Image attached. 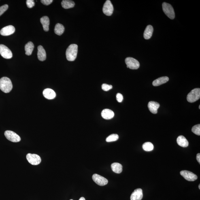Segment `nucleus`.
Returning a JSON list of instances; mask_svg holds the SVG:
<instances>
[{
	"label": "nucleus",
	"mask_w": 200,
	"mask_h": 200,
	"mask_svg": "<svg viewBox=\"0 0 200 200\" xmlns=\"http://www.w3.org/2000/svg\"><path fill=\"white\" fill-rule=\"evenodd\" d=\"M78 51V45L75 44L69 45L66 52L67 59L69 61H74L76 59Z\"/></svg>",
	"instance_id": "nucleus-1"
},
{
	"label": "nucleus",
	"mask_w": 200,
	"mask_h": 200,
	"mask_svg": "<svg viewBox=\"0 0 200 200\" xmlns=\"http://www.w3.org/2000/svg\"><path fill=\"white\" fill-rule=\"evenodd\" d=\"M65 31V28L62 24L58 23L56 24L54 28V32L56 35H61Z\"/></svg>",
	"instance_id": "nucleus-25"
},
{
	"label": "nucleus",
	"mask_w": 200,
	"mask_h": 200,
	"mask_svg": "<svg viewBox=\"0 0 200 200\" xmlns=\"http://www.w3.org/2000/svg\"><path fill=\"white\" fill-rule=\"evenodd\" d=\"M94 182L99 186H103L108 183L107 179L97 174H94L92 177Z\"/></svg>",
	"instance_id": "nucleus-10"
},
{
	"label": "nucleus",
	"mask_w": 200,
	"mask_h": 200,
	"mask_svg": "<svg viewBox=\"0 0 200 200\" xmlns=\"http://www.w3.org/2000/svg\"><path fill=\"white\" fill-rule=\"evenodd\" d=\"M114 7L112 3L109 0L106 1L103 7V12L107 16H110L114 11Z\"/></svg>",
	"instance_id": "nucleus-9"
},
{
	"label": "nucleus",
	"mask_w": 200,
	"mask_h": 200,
	"mask_svg": "<svg viewBox=\"0 0 200 200\" xmlns=\"http://www.w3.org/2000/svg\"><path fill=\"white\" fill-rule=\"evenodd\" d=\"M13 85L10 79L3 77L0 79V89L5 93L10 92L12 90Z\"/></svg>",
	"instance_id": "nucleus-2"
},
{
	"label": "nucleus",
	"mask_w": 200,
	"mask_h": 200,
	"mask_svg": "<svg viewBox=\"0 0 200 200\" xmlns=\"http://www.w3.org/2000/svg\"><path fill=\"white\" fill-rule=\"evenodd\" d=\"M199 189H200V184H199Z\"/></svg>",
	"instance_id": "nucleus-36"
},
{
	"label": "nucleus",
	"mask_w": 200,
	"mask_h": 200,
	"mask_svg": "<svg viewBox=\"0 0 200 200\" xmlns=\"http://www.w3.org/2000/svg\"><path fill=\"white\" fill-rule=\"evenodd\" d=\"M41 1L43 4L45 5H49L53 1V0H41Z\"/></svg>",
	"instance_id": "nucleus-33"
},
{
	"label": "nucleus",
	"mask_w": 200,
	"mask_h": 200,
	"mask_svg": "<svg viewBox=\"0 0 200 200\" xmlns=\"http://www.w3.org/2000/svg\"><path fill=\"white\" fill-rule=\"evenodd\" d=\"M24 48H25V54L26 55L30 56L33 53L34 48V45L31 41H29L25 45Z\"/></svg>",
	"instance_id": "nucleus-22"
},
{
	"label": "nucleus",
	"mask_w": 200,
	"mask_h": 200,
	"mask_svg": "<svg viewBox=\"0 0 200 200\" xmlns=\"http://www.w3.org/2000/svg\"><path fill=\"white\" fill-rule=\"evenodd\" d=\"M0 54L5 59H11L12 57L13 54L12 52L5 45H0Z\"/></svg>",
	"instance_id": "nucleus-7"
},
{
	"label": "nucleus",
	"mask_w": 200,
	"mask_h": 200,
	"mask_svg": "<svg viewBox=\"0 0 200 200\" xmlns=\"http://www.w3.org/2000/svg\"><path fill=\"white\" fill-rule=\"evenodd\" d=\"M43 94L44 97L48 99H53L56 97V94L53 90L47 88L43 90Z\"/></svg>",
	"instance_id": "nucleus-14"
},
{
	"label": "nucleus",
	"mask_w": 200,
	"mask_h": 200,
	"mask_svg": "<svg viewBox=\"0 0 200 200\" xmlns=\"http://www.w3.org/2000/svg\"><path fill=\"white\" fill-rule=\"evenodd\" d=\"M26 158L28 162L32 165H38L41 162L40 156L37 154H28Z\"/></svg>",
	"instance_id": "nucleus-5"
},
{
	"label": "nucleus",
	"mask_w": 200,
	"mask_h": 200,
	"mask_svg": "<svg viewBox=\"0 0 200 200\" xmlns=\"http://www.w3.org/2000/svg\"><path fill=\"white\" fill-rule=\"evenodd\" d=\"M197 159L198 162L200 164V154H198L197 155Z\"/></svg>",
	"instance_id": "nucleus-34"
},
{
	"label": "nucleus",
	"mask_w": 200,
	"mask_h": 200,
	"mask_svg": "<svg viewBox=\"0 0 200 200\" xmlns=\"http://www.w3.org/2000/svg\"><path fill=\"white\" fill-rule=\"evenodd\" d=\"M79 200H85L84 197H81Z\"/></svg>",
	"instance_id": "nucleus-35"
},
{
	"label": "nucleus",
	"mask_w": 200,
	"mask_h": 200,
	"mask_svg": "<svg viewBox=\"0 0 200 200\" xmlns=\"http://www.w3.org/2000/svg\"><path fill=\"white\" fill-rule=\"evenodd\" d=\"M41 23L44 31L48 32L49 30V25L50 24V20L48 16H44L41 18L40 19Z\"/></svg>",
	"instance_id": "nucleus-20"
},
{
	"label": "nucleus",
	"mask_w": 200,
	"mask_h": 200,
	"mask_svg": "<svg viewBox=\"0 0 200 200\" xmlns=\"http://www.w3.org/2000/svg\"><path fill=\"white\" fill-rule=\"evenodd\" d=\"M169 80L168 77L163 76L160 77L153 81L152 83L153 85L154 86H157L160 85L162 84H165Z\"/></svg>",
	"instance_id": "nucleus-19"
},
{
	"label": "nucleus",
	"mask_w": 200,
	"mask_h": 200,
	"mask_svg": "<svg viewBox=\"0 0 200 200\" xmlns=\"http://www.w3.org/2000/svg\"><path fill=\"white\" fill-rule=\"evenodd\" d=\"M177 142L179 146L186 148L189 145V142L183 136H180L177 139Z\"/></svg>",
	"instance_id": "nucleus-21"
},
{
	"label": "nucleus",
	"mask_w": 200,
	"mask_h": 200,
	"mask_svg": "<svg viewBox=\"0 0 200 200\" xmlns=\"http://www.w3.org/2000/svg\"><path fill=\"white\" fill-rule=\"evenodd\" d=\"M162 9L165 14L171 20L175 18V13L173 7L170 4L164 2L162 4Z\"/></svg>",
	"instance_id": "nucleus-3"
},
{
	"label": "nucleus",
	"mask_w": 200,
	"mask_h": 200,
	"mask_svg": "<svg viewBox=\"0 0 200 200\" xmlns=\"http://www.w3.org/2000/svg\"><path fill=\"white\" fill-rule=\"evenodd\" d=\"M8 8V6L7 5H3L0 7V16L6 11Z\"/></svg>",
	"instance_id": "nucleus-30"
},
{
	"label": "nucleus",
	"mask_w": 200,
	"mask_h": 200,
	"mask_svg": "<svg viewBox=\"0 0 200 200\" xmlns=\"http://www.w3.org/2000/svg\"><path fill=\"white\" fill-rule=\"evenodd\" d=\"M73 200V199H71V200Z\"/></svg>",
	"instance_id": "nucleus-38"
},
{
	"label": "nucleus",
	"mask_w": 200,
	"mask_h": 200,
	"mask_svg": "<svg viewBox=\"0 0 200 200\" xmlns=\"http://www.w3.org/2000/svg\"><path fill=\"white\" fill-rule=\"evenodd\" d=\"M15 29L14 26L9 25L4 27L0 31V34L3 36H7L12 35L14 33Z\"/></svg>",
	"instance_id": "nucleus-12"
},
{
	"label": "nucleus",
	"mask_w": 200,
	"mask_h": 200,
	"mask_svg": "<svg viewBox=\"0 0 200 200\" xmlns=\"http://www.w3.org/2000/svg\"><path fill=\"white\" fill-rule=\"evenodd\" d=\"M26 5L28 7L31 8L35 6V2L33 0H27L26 2Z\"/></svg>",
	"instance_id": "nucleus-31"
},
{
	"label": "nucleus",
	"mask_w": 200,
	"mask_h": 200,
	"mask_svg": "<svg viewBox=\"0 0 200 200\" xmlns=\"http://www.w3.org/2000/svg\"><path fill=\"white\" fill-rule=\"evenodd\" d=\"M153 31L154 28L152 26L150 25L147 26L143 34L144 38L146 40L150 39L152 36Z\"/></svg>",
	"instance_id": "nucleus-18"
},
{
	"label": "nucleus",
	"mask_w": 200,
	"mask_h": 200,
	"mask_svg": "<svg viewBox=\"0 0 200 200\" xmlns=\"http://www.w3.org/2000/svg\"><path fill=\"white\" fill-rule=\"evenodd\" d=\"M4 134L7 139L12 142H18L21 140V138L19 136L13 131H6Z\"/></svg>",
	"instance_id": "nucleus-8"
},
{
	"label": "nucleus",
	"mask_w": 200,
	"mask_h": 200,
	"mask_svg": "<svg viewBox=\"0 0 200 200\" xmlns=\"http://www.w3.org/2000/svg\"><path fill=\"white\" fill-rule=\"evenodd\" d=\"M199 109H200V106H199Z\"/></svg>",
	"instance_id": "nucleus-37"
},
{
	"label": "nucleus",
	"mask_w": 200,
	"mask_h": 200,
	"mask_svg": "<svg viewBox=\"0 0 200 200\" xmlns=\"http://www.w3.org/2000/svg\"><path fill=\"white\" fill-rule=\"evenodd\" d=\"M37 49H38V52H37V55L38 59L41 61H44L46 58V51L43 46L41 45H39Z\"/></svg>",
	"instance_id": "nucleus-17"
},
{
	"label": "nucleus",
	"mask_w": 200,
	"mask_h": 200,
	"mask_svg": "<svg viewBox=\"0 0 200 200\" xmlns=\"http://www.w3.org/2000/svg\"><path fill=\"white\" fill-rule=\"evenodd\" d=\"M116 97L117 101L119 102H121L123 100V96L120 93L117 94Z\"/></svg>",
	"instance_id": "nucleus-32"
},
{
	"label": "nucleus",
	"mask_w": 200,
	"mask_h": 200,
	"mask_svg": "<svg viewBox=\"0 0 200 200\" xmlns=\"http://www.w3.org/2000/svg\"><path fill=\"white\" fill-rule=\"evenodd\" d=\"M160 107L159 104L157 102L150 101L148 104V107L150 112L153 114H156Z\"/></svg>",
	"instance_id": "nucleus-15"
},
{
	"label": "nucleus",
	"mask_w": 200,
	"mask_h": 200,
	"mask_svg": "<svg viewBox=\"0 0 200 200\" xmlns=\"http://www.w3.org/2000/svg\"><path fill=\"white\" fill-rule=\"evenodd\" d=\"M200 98V89L195 88L192 90L187 97V100L190 103H193L198 101Z\"/></svg>",
	"instance_id": "nucleus-4"
},
{
	"label": "nucleus",
	"mask_w": 200,
	"mask_h": 200,
	"mask_svg": "<svg viewBox=\"0 0 200 200\" xmlns=\"http://www.w3.org/2000/svg\"><path fill=\"white\" fill-rule=\"evenodd\" d=\"M143 197L142 190L141 188L137 189L132 193L131 200H141Z\"/></svg>",
	"instance_id": "nucleus-13"
},
{
	"label": "nucleus",
	"mask_w": 200,
	"mask_h": 200,
	"mask_svg": "<svg viewBox=\"0 0 200 200\" xmlns=\"http://www.w3.org/2000/svg\"><path fill=\"white\" fill-rule=\"evenodd\" d=\"M142 148L146 151H151L154 150V146L152 143L147 142L143 144Z\"/></svg>",
	"instance_id": "nucleus-26"
},
{
	"label": "nucleus",
	"mask_w": 200,
	"mask_h": 200,
	"mask_svg": "<svg viewBox=\"0 0 200 200\" xmlns=\"http://www.w3.org/2000/svg\"><path fill=\"white\" fill-rule=\"evenodd\" d=\"M102 90L105 91H107L112 88V86L111 85L107 84H103L102 85Z\"/></svg>",
	"instance_id": "nucleus-29"
},
{
	"label": "nucleus",
	"mask_w": 200,
	"mask_h": 200,
	"mask_svg": "<svg viewBox=\"0 0 200 200\" xmlns=\"http://www.w3.org/2000/svg\"><path fill=\"white\" fill-rule=\"evenodd\" d=\"M111 168L114 172L116 173H120L122 171V166L118 163H114L111 165Z\"/></svg>",
	"instance_id": "nucleus-24"
},
{
	"label": "nucleus",
	"mask_w": 200,
	"mask_h": 200,
	"mask_svg": "<svg viewBox=\"0 0 200 200\" xmlns=\"http://www.w3.org/2000/svg\"><path fill=\"white\" fill-rule=\"evenodd\" d=\"M125 63L127 67L131 69H137L140 67V63L137 59L133 58L128 57L126 58Z\"/></svg>",
	"instance_id": "nucleus-6"
},
{
	"label": "nucleus",
	"mask_w": 200,
	"mask_h": 200,
	"mask_svg": "<svg viewBox=\"0 0 200 200\" xmlns=\"http://www.w3.org/2000/svg\"><path fill=\"white\" fill-rule=\"evenodd\" d=\"M62 6L63 8L68 9L72 8L75 5L74 2L69 0H63L62 2Z\"/></svg>",
	"instance_id": "nucleus-23"
},
{
	"label": "nucleus",
	"mask_w": 200,
	"mask_h": 200,
	"mask_svg": "<svg viewBox=\"0 0 200 200\" xmlns=\"http://www.w3.org/2000/svg\"><path fill=\"white\" fill-rule=\"evenodd\" d=\"M101 115L104 119L111 120L114 117V113L112 110L109 109H105L102 111Z\"/></svg>",
	"instance_id": "nucleus-16"
},
{
	"label": "nucleus",
	"mask_w": 200,
	"mask_h": 200,
	"mask_svg": "<svg viewBox=\"0 0 200 200\" xmlns=\"http://www.w3.org/2000/svg\"><path fill=\"white\" fill-rule=\"evenodd\" d=\"M180 174L186 180L189 181H194L197 180V175L191 172L188 171H180Z\"/></svg>",
	"instance_id": "nucleus-11"
},
{
	"label": "nucleus",
	"mask_w": 200,
	"mask_h": 200,
	"mask_svg": "<svg viewBox=\"0 0 200 200\" xmlns=\"http://www.w3.org/2000/svg\"><path fill=\"white\" fill-rule=\"evenodd\" d=\"M192 131L194 133L197 135H200V124H198L192 127Z\"/></svg>",
	"instance_id": "nucleus-28"
},
{
	"label": "nucleus",
	"mask_w": 200,
	"mask_h": 200,
	"mask_svg": "<svg viewBox=\"0 0 200 200\" xmlns=\"http://www.w3.org/2000/svg\"><path fill=\"white\" fill-rule=\"evenodd\" d=\"M119 136L116 134H113L109 135L106 139V141L107 142H112L117 141L119 139Z\"/></svg>",
	"instance_id": "nucleus-27"
}]
</instances>
